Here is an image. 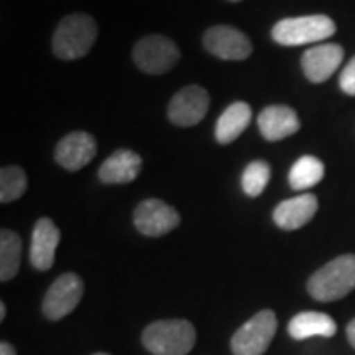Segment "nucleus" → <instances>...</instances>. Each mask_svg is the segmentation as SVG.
<instances>
[{
	"mask_svg": "<svg viewBox=\"0 0 355 355\" xmlns=\"http://www.w3.org/2000/svg\"><path fill=\"white\" fill-rule=\"evenodd\" d=\"M253 111L247 103L237 101L229 105L221 113L216 127V139L219 144H231L243 135V130L249 127Z\"/></svg>",
	"mask_w": 355,
	"mask_h": 355,
	"instance_id": "nucleus-18",
	"label": "nucleus"
},
{
	"mask_svg": "<svg viewBox=\"0 0 355 355\" xmlns=\"http://www.w3.org/2000/svg\"><path fill=\"white\" fill-rule=\"evenodd\" d=\"M324 174H326V168H324L322 160H318L316 156H302L291 168L288 180H291V186L294 190L302 191L320 184Z\"/></svg>",
	"mask_w": 355,
	"mask_h": 355,
	"instance_id": "nucleus-20",
	"label": "nucleus"
},
{
	"mask_svg": "<svg viewBox=\"0 0 355 355\" xmlns=\"http://www.w3.org/2000/svg\"><path fill=\"white\" fill-rule=\"evenodd\" d=\"M277 334V314L272 310L257 312L231 338L233 355H263Z\"/></svg>",
	"mask_w": 355,
	"mask_h": 355,
	"instance_id": "nucleus-5",
	"label": "nucleus"
},
{
	"mask_svg": "<svg viewBox=\"0 0 355 355\" xmlns=\"http://www.w3.org/2000/svg\"><path fill=\"white\" fill-rule=\"evenodd\" d=\"M203 48L219 60L241 62L253 53L251 40L233 26H214L203 34Z\"/></svg>",
	"mask_w": 355,
	"mask_h": 355,
	"instance_id": "nucleus-8",
	"label": "nucleus"
},
{
	"mask_svg": "<svg viewBox=\"0 0 355 355\" xmlns=\"http://www.w3.org/2000/svg\"><path fill=\"white\" fill-rule=\"evenodd\" d=\"M142 343L154 355H188L196 343V328L188 320H158L142 331Z\"/></svg>",
	"mask_w": 355,
	"mask_h": 355,
	"instance_id": "nucleus-3",
	"label": "nucleus"
},
{
	"mask_svg": "<svg viewBox=\"0 0 355 355\" xmlns=\"http://www.w3.org/2000/svg\"><path fill=\"white\" fill-rule=\"evenodd\" d=\"M132 60L140 71L148 76H160L170 71L180 62V50L170 38L150 34L137 42L132 50Z\"/></svg>",
	"mask_w": 355,
	"mask_h": 355,
	"instance_id": "nucleus-6",
	"label": "nucleus"
},
{
	"mask_svg": "<svg viewBox=\"0 0 355 355\" xmlns=\"http://www.w3.org/2000/svg\"><path fill=\"white\" fill-rule=\"evenodd\" d=\"M4 318H6V304L0 302V320H4Z\"/></svg>",
	"mask_w": 355,
	"mask_h": 355,
	"instance_id": "nucleus-26",
	"label": "nucleus"
},
{
	"mask_svg": "<svg viewBox=\"0 0 355 355\" xmlns=\"http://www.w3.org/2000/svg\"><path fill=\"white\" fill-rule=\"evenodd\" d=\"M180 225V214L160 200H144L135 211V227L146 237H162Z\"/></svg>",
	"mask_w": 355,
	"mask_h": 355,
	"instance_id": "nucleus-10",
	"label": "nucleus"
},
{
	"mask_svg": "<svg viewBox=\"0 0 355 355\" xmlns=\"http://www.w3.org/2000/svg\"><path fill=\"white\" fill-rule=\"evenodd\" d=\"M229 2H239V0H229Z\"/></svg>",
	"mask_w": 355,
	"mask_h": 355,
	"instance_id": "nucleus-28",
	"label": "nucleus"
},
{
	"mask_svg": "<svg viewBox=\"0 0 355 355\" xmlns=\"http://www.w3.org/2000/svg\"><path fill=\"white\" fill-rule=\"evenodd\" d=\"M95 154H97V142L93 135L85 130H76L60 140L55 148V162L69 172H76L87 166L95 158Z\"/></svg>",
	"mask_w": 355,
	"mask_h": 355,
	"instance_id": "nucleus-11",
	"label": "nucleus"
},
{
	"mask_svg": "<svg viewBox=\"0 0 355 355\" xmlns=\"http://www.w3.org/2000/svg\"><path fill=\"white\" fill-rule=\"evenodd\" d=\"M60 245V229L50 217L36 221L30 243V263L36 270H50L55 261V249Z\"/></svg>",
	"mask_w": 355,
	"mask_h": 355,
	"instance_id": "nucleus-13",
	"label": "nucleus"
},
{
	"mask_svg": "<svg viewBox=\"0 0 355 355\" xmlns=\"http://www.w3.org/2000/svg\"><path fill=\"white\" fill-rule=\"evenodd\" d=\"M268 180H270V166L265 160H254L243 172V190L247 196L257 198L265 191Z\"/></svg>",
	"mask_w": 355,
	"mask_h": 355,
	"instance_id": "nucleus-22",
	"label": "nucleus"
},
{
	"mask_svg": "<svg viewBox=\"0 0 355 355\" xmlns=\"http://www.w3.org/2000/svg\"><path fill=\"white\" fill-rule=\"evenodd\" d=\"M338 331V326L324 312H300L292 318L288 324V334L294 340H308V338H331Z\"/></svg>",
	"mask_w": 355,
	"mask_h": 355,
	"instance_id": "nucleus-17",
	"label": "nucleus"
},
{
	"mask_svg": "<svg viewBox=\"0 0 355 355\" xmlns=\"http://www.w3.org/2000/svg\"><path fill=\"white\" fill-rule=\"evenodd\" d=\"M343 48L338 44H320L302 55V71L312 83H324L328 81L338 67L342 65Z\"/></svg>",
	"mask_w": 355,
	"mask_h": 355,
	"instance_id": "nucleus-12",
	"label": "nucleus"
},
{
	"mask_svg": "<svg viewBox=\"0 0 355 355\" xmlns=\"http://www.w3.org/2000/svg\"><path fill=\"white\" fill-rule=\"evenodd\" d=\"M0 355H16V349H14L12 343H8V342L0 343Z\"/></svg>",
	"mask_w": 355,
	"mask_h": 355,
	"instance_id": "nucleus-24",
	"label": "nucleus"
},
{
	"mask_svg": "<svg viewBox=\"0 0 355 355\" xmlns=\"http://www.w3.org/2000/svg\"><path fill=\"white\" fill-rule=\"evenodd\" d=\"M209 93L200 85L178 91L168 105V119L176 127H193L202 123L209 111Z\"/></svg>",
	"mask_w": 355,
	"mask_h": 355,
	"instance_id": "nucleus-9",
	"label": "nucleus"
},
{
	"mask_svg": "<svg viewBox=\"0 0 355 355\" xmlns=\"http://www.w3.org/2000/svg\"><path fill=\"white\" fill-rule=\"evenodd\" d=\"M352 291H355V254H340L308 280V292L318 302L340 300Z\"/></svg>",
	"mask_w": 355,
	"mask_h": 355,
	"instance_id": "nucleus-1",
	"label": "nucleus"
},
{
	"mask_svg": "<svg viewBox=\"0 0 355 355\" xmlns=\"http://www.w3.org/2000/svg\"><path fill=\"white\" fill-rule=\"evenodd\" d=\"M334 34H336V22L324 14L284 18L272 28V40L286 48L324 42L331 38Z\"/></svg>",
	"mask_w": 355,
	"mask_h": 355,
	"instance_id": "nucleus-4",
	"label": "nucleus"
},
{
	"mask_svg": "<svg viewBox=\"0 0 355 355\" xmlns=\"http://www.w3.org/2000/svg\"><path fill=\"white\" fill-rule=\"evenodd\" d=\"M83 280L79 279L73 272H65L60 279L51 284L46 296H44V302H42V312L44 316L51 320V322H58L67 314H71L77 308V304L81 302L83 298Z\"/></svg>",
	"mask_w": 355,
	"mask_h": 355,
	"instance_id": "nucleus-7",
	"label": "nucleus"
},
{
	"mask_svg": "<svg viewBox=\"0 0 355 355\" xmlns=\"http://www.w3.org/2000/svg\"><path fill=\"white\" fill-rule=\"evenodd\" d=\"M347 340H349V343L355 347V318L347 324Z\"/></svg>",
	"mask_w": 355,
	"mask_h": 355,
	"instance_id": "nucleus-25",
	"label": "nucleus"
},
{
	"mask_svg": "<svg viewBox=\"0 0 355 355\" xmlns=\"http://www.w3.org/2000/svg\"><path fill=\"white\" fill-rule=\"evenodd\" d=\"M22 261V239L10 229L0 231V280L8 282L20 270Z\"/></svg>",
	"mask_w": 355,
	"mask_h": 355,
	"instance_id": "nucleus-19",
	"label": "nucleus"
},
{
	"mask_svg": "<svg viewBox=\"0 0 355 355\" xmlns=\"http://www.w3.org/2000/svg\"><path fill=\"white\" fill-rule=\"evenodd\" d=\"M340 89L345 95L355 97V58L343 67L342 76H340Z\"/></svg>",
	"mask_w": 355,
	"mask_h": 355,
	"instance_id": "nucleus-23",
	"label": "nucleus"
},
{
	"mask_svg": "<svg viewBox=\"0 0 355 355\" xmlns=\"http://www.w3.org/2000/svg\"><path fill=\"white\" fill-rule=\"evenodd\" d=\"M97 40V24L87 14H69L58 24L51 50L60 60H79L87 55Z\"/></svg>",
	"mask_w": 355,
	"mask_h": 355,
	"instance_id": "nucleus-2",
	"label": "nucleus"
},
{
	"mask_svg": "<svg viewBox=\"0 0 355 355\" xmlns=\"http://www.w3.org/2000/svg\"><path fill=\"white\" fill-rule=\"evenodd\" d=\"M318 198L314 193H300L286 202L279 203L272 211V219L280 229L294 231L304 227L306 223L316 216Z\"/></svg>",
	"mask_w": 355,
	"mask_h": 355,
	"instance_id": "nucleus-15",
	"label": "nucleus"
},
{
	"mask_svg": "<svg viewBox=\"0 0 355 355\" xmlns=\"http://www.w3.org/2000/svg\"><path fill=\"white\" fill-rule=\"evenodd\" d=\"M28 186L26 172L20 166H4L0 170V202L10 203L22 198Z\"/></svg>",
	"mask_w": 355,
	"mask_h": 355,
	"instance_id": "nucleus-21",
	"label": "nucleus"
},
{
	"mask_svg": "<svg viewBox=\"0 0 355 355\" xmlns=\"http://www.w3.org/2000/svg\"><path fill=\"white\" fill-rule=\"evenodd\" d=\"M142 160L132 150H116L99 168V180L103 184H128L137 180Z\"/></svg>",
	"mask_w": 355,
	"mask_h": 355,
	"instance_id": "nucleus-16",
	"label": "nucleus"
},
{
	"mask_svg": "<svg viewBox=\"0 0 355 355\" xmlns=\"http://www.w3.org/2000/svg\"><path fill=\"white\" fill-rule=\"evenodd\" d=\"M300 128V121L296 111L286 105H270L259 114V130L263 139L268 142H279L296 135Z\"/></svg>",
	"mask_w": 355,
	"mask_h": 355,
	"instance_id": "nucleus-14",
	"label": "nucleus"
},
{
	"mask_svg": "<svg viewBox=\"0 0 355 355\" xmlns=\"http://www.w3.org/2000/svg\"><path fill=\"white\" fill-rule=\"evenodd\" d=\"M93 355H109V354H93Z\"/></svg>",
	"mask_w": 355,
	"mask_h": 355,
	"instance_id": "nucleus-27",
	"label": "nucleus"
}]
</instances>
